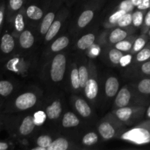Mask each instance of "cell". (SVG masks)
<instances>
[{
	"mask_svg": "<svg viewBox=\"0 0 150 150\" xmlns=\"http://www.w3.org/2000/svg\"><path fill=\"white\" fill-rule=\"evenodd\" d=\"M3 125L13 139L23 142L32 136L38 127L35 121L34 114L21 113L12 114H1Z\"/></svg>",
	"mask_w": 150,
	"mask_h": 150,
	"instance_id": "1",
	"label": "cell"
},
{
	"mask_svg": "<svg viewBox=\"0 0 150 150\" xmlns=\"http://www.w3.org/2000/svg\"><path fill=\"white\" fill-rule=\"evenodd\" d=\"M41 98L40 92L35 89H28L21 92H16L0 106V114L24 113L36 107L40 102Z\"/></svg>",
	"mask_w": 150,
	"mask_h": 150,
	"instance_id": "2",
	"label": "cell"
},
{
	"mask_svg": "<svg viewBox=\"0 0 150 150\" xmlns=\"http://www.w3.org/2000/svg\"><path fill=\"white\" fill-rule=\"evenodd\" d=\"M0 64H2L4 71L25 77L32 72L35 60L32 56L25 52H16Z\"/></svg>",
	"mask_w": 150,
	"mask_h": 150,
	"instance_id": "3",
	"label": "cell"
},
{
	"mask_svg": "<svg viewBox=\"0 0 150 150\" xmlns=\"http://www.w3.org/2000/svg\"><path fill=\"white\" fill-rule=\"evenodd\" d=\"M150 103V97L138 93L133 86H122L114 98V109L129 106V105H144Z\"/></svg>",
	"mask_w": 150,
	"mask_h": 150,
	"instance_id": "4",
	"label": "cell"
},
{
	"mask_svg": "<svg viewBox=\"0 0 150 150\" xmlns=\"http://www.w3.org/2000/svg\"><path fill=\"white\" fill-rule=\"evenodd\" d=\"M125 125L122 123L112 114H108L98 122L97 130L103 141H109L120 137L123 133Z\"/></svg>",
	"mask_w": 150,
	"mask_h": 150,
	"instance_id": "5",
	"label": "cell"
},
{
	"mask_svg": "<svg viewBox=\"0 0 150 150\" xmlns=\"http://www.w3.org/2000/svg\"><path fill=\"white\" fill-rule=\"evenodd\" d=\"M67 65V56L64 53L55 54L48 62V77L50 82L57 84L64 79Z\"/></svg>",
	"mask_w": 150,
	"mask_h": 150,
	"instance_id": "6",
	"label": "cell"
},
{
	"mask_svg": "<svg viewBox=\"0 0 150 150\" xmlns=\"http://www.w3.org/2000/svg\"><path fill=\"white\" fill-rule=\"evenodd\" d=\"M120 139L138 145L150 143V120H146L134 127L123 132Z\"/></svg>",
	"mask_w": 150,
	"mask_h": 150,
	"instance_id": "7",
	"label": "cell"
},
{
	"mask_svg": "<svg viewBox=\"0 0 150 150\" xmlns=\"http://www.w3.org/2000/svg\"><path fill=\"white\" fill-rule=\"evenodd\" d=\"M146 108L144 105H129L114 109L111 114L125 126H130L144 117Z\"/></svg>",
	"mask_w": 150,
	"mask_h": 150,
	"instance_id": "8",
	"label": "cell"
},
{
	"mask_svg": "<svg viewBox=\"0 0 150 150\" xmlns=\"http://www.w3.org/2000/svg\"><path fill=\"white\" fill-rule=\"evenodd\" d=\"M89 76L86 86L83 89L85 98L91 103L92 105H95L98 100L100 92V85L98 82V76L97 67L92 61H89Z\"/></svg>",
	"mask_w": 150,
	"mask_h": 150,
	"instance_id": "9",
	"label": "cell"
},
{
	"mask_svg": "<svg viewBox=\"0 0 150 150\" xmlns=\"http://www.w3.org/2000/svg\"><path fill=\"white\" fill-rule=\"evenodd\" d=\"M17 50V40L9 30L0 35V63L13 56Z\"/></svg>",
	"mask_w": 150,
	"mask_h": 150,
	"instance_id": "10",
	"label": "cell"
},
{
	"mask_svg": "<svg viewBox=\"0 0 150 150\" xmlns=\"http://www.w3.org/2000/svg\"><path fill=\"white\" fill-rule=\"evenodd\" d=\"M129 35L130 33L127 29L115 26L108 29L106 33L102 35L100 38V42L101 44H105L107 46H114L117 42L127 38Z\"/></svg>",
	"mask_w": 150,
	"mask_h": 150,
	"instance_id": "11",
	"label": "cell"
},
{
	"mask_svg": "<svg viewBox=\"0 0 150 150\" xmlns=\"http://www.w3.org/2000/svg\"><path fill=\"white\" fill-rule=\"evenodd\" d=\"M46 114L47 121L55 122L61 120L63 112V104L58 98H52L43 108Z\"/></svg>",
	"mask_w": 150,
	"mask_h": 150,
	"instance_id": "12",
	"label": "cell"
},
{
	"mask_svg": "<svg viewBox=\"0 0 150 150\" xmlns=\"http://www.w3.org/2000/svg\"><path fill=\"white\" fill-rule=\"evenodd\" d=\"M96 10L97 5L88 4V7L83 9L76 18L74 27H73L74 30L81 31L89 26V23L92 21L95 18Z\"/></svg>",
	"mask_w": 150,
	"mask_h": 150,
	"instance_id": "13",
	"label": "cell"
},
{
	"mask_svg": "<svg viewBox=\"0 0 150 150\" xmlns=\"http://www.w3.org/2000/svg\"><path fill=\"white\" fill-rule=\"evenodd\" d=\"M24 11L28 25L40 24L45 14L43 7L36 3L25 6Z\"/></svg>",
	"mask_w": 150,
	"mask_h": 150,
	"instance_id": "14",
	"label": "cell"
},
{
	"mask_svg": "<svg viewBox=\"0 0 150 150\" xmlns=\"http://www.w3.org/2000/svg\"><path fill=\"white\" fill-rule=\"evenodd\" d=\"M72 105L79 117L83 120H89L93 117L92 107L84 98L74 95L72 98Z\"/></svg>",
	"mask_w": 150,
	"mask_h": 150,
	"instance_id": "15",
	"label": "cell"
},
{
	"mask_svg": "<svg viewBox=\"0 0 150 150\" xmlns=\"http://www.w3.org/2000/svg\"><path fill=\"white\" fill-rule=\"evenodd\" d=\"M26 24H27V21H26V15H25L24 7L21 9L17 14H16V16L8 23L10 32L16 39L19 36V35L26 29Z\"/></svg>",
	"mask_w": 150,
	"mask_h": 150,
	"instance_id": "16",
	"label": "cell"
},
{
	"mask_svg": "<svg viewBox=\"0 0 150 150\" xmlns=\"http://www.w3.org/2000/svg\"><path fill=\"white\" fill-rule=\"evenodd\" d=\"M67 16H67V11L64 9V10H62L61 12L58 17H56L54 21L53 22L51 26L48 29L47 33L44 36V42H48L54 40L57 35L59 33Z\"/></svg>",
	"mask_w": 150,
	"mask_h": 150,
	"instance_id": "17",
	"label": "cell"
},
{
	"mask_svg": "<svg viewBox=\"0 0 150 150\" xmlns=\"http://www.w3.org/2000/svg\"><path fill=\"white\" fill-rule=\"evenodd\" d=\"M16 40H17L16 52H26L30 50L35 43V35L33 32L29 29L23 30Z\"/></svg>",
	"mask_w": 150,
	"mask_h": 150,
	"instance_id": "18",
	"label": "cell"
},
{
	"mask_svg": "<svg viewBox=\"0 0 150 150\" xmlns=\"http://www.w3.org/2000/svg\"><path fill=\"white\" fill-rule=\"evenodd\" d=\"M18 89V85L14 81L0 78V106L10 99Z\"/></svg>",
	"mask_w": 150,
	"mask_h": 150,
	"instance_id": "19",
	"label": "cell"
},
{
	"mask_svg": "<svg viewBox=\"0 0 150 150\" xmlns=\"http://www.w3.org/2000/svg\"><path fill=\"white\" fill-rule=\"evenodd\" d=\"M58 9L57 4H56V5L51 6V9L48 10V11L45 13V16L42 18V21L39 24V35L40 36L44 37L47 33L48 29L57 17V13L58 12Z\"/></svg>",
	"mask_w": 150,
	"mask_h": 150,
	"instance_id": "20",
	"label": "cell"
},
{
	"mask_svg": "<svg viewBox=\"0 0 150 150\" xmlns=\"http://www.w3.org/2000/svg\"><path fill=\"white\" fill-rule=\"evenodd\" d=\"M120 81L118 78L114 75H111L106 78L104 84V94L107 99L114 98L120 90Z\"/></svg>",
	"mask_w": 150,
	"mask_h": 150,
	"instance_id": "21",
	"label": "cell"
},
{
	"mask_svg": "<svg viewBox=\"0 0 150 150\" xmlns=\"http://www.w3.org/2000/svg\"><path fill=\"white\" fill-rule=\"evenodd\" d=\"M25 7V0H7L6 3L5 22L7 23Z\"/></svg>",
	"mask_w": 150,
	"mask_h": 150,
	"instance_id": "22",
	"label": "cell"
},
{
	"mask_svg": "<svg viewBox=\"0 0 150 150\" xmlns=\"http://www.w3.org/2000/svg\"><path fill=\"white\" fill-rule=\"evenodd\" d=\"M61 125L62 128L72 129L79 127L81 125V121L76 114L73 111H66L61 118Z\"/></svg>",
	"mask_w": 150,
	"mask_h": 150,
	"instance_id": "23",
	"label": "cell"
},
{
	"mask_svg": "<svg viewBox=\"0 0 150 150\" xmlns=\"http://www.w3.org/2000/svg\"><path fill=\"white\" fill-rule=\"evenodd\" d=\"M103 56L107 61L112 65H119L120 60L125 53L120 51L114 46H107V48L102 50Z\"/></svg>",
	"mask_w": 150,
	"mask_h": 150,
	"instance_id": "24",
	"label": "cell"
},
{
	"mask_svg": "<svg viewBox=\"0 0 150 150\" xmlns=\"http://www.w3.org/2000/svg\"><path fill=\"white\" fill-rule=\"evenodd\" d=\"M69 84L73 92H78L81 90L77 61L73 62L70 64V70H69Z\"/></svg>",
	"mask_w": 150,
	"mask_h": 150,
	"instance_id": "25",
	"label": "cell"
},
{
	"mask_svg": "<svg viewBox=\"0 0 150 150\" xmlns=\"http://www.w3.org/2000/svg\"><path fill=\"white\" fill-rule=\"evenodd\" d=\"M52 41L53 42L50 45L49 50H48V54L50 55L62 52L70 45V38L66 35L59 37L57 39L53 40Z\"/></svg>",
	"mask_w": 150,
	"mask_h": 150,
	"instance_id": "26",
	"label": "cell"
},
{
	"mask_svg": "<svg viewBox=\"0 0 150 150\" xmlns=\"http://www.w3.org/2000/svg\"><path fill=\"white\" fill-rule=\"evenodd\" d=\"M96 35L93 32L85 34L79 38L76 43V46L79 51H87L96 41Z\"/></svg>",
	"mask_w": 150,
	"mask_h": 150,
	"instance_id": "27",
	"label": "cell"
},
{
	"mask_svg": "<svg viewBox=\"0 0 150 150\" xmlns=\"http://www.w3.org/2000/svg\"><path fill=\"white\" fill-rule=\"evenodd\" d=\"M78 67H79V77H80V85L81 89L83 90L86 86L89 76V62L86 61L85 59H81L77 62Z\"/></svg>",
	"mask_w": 150,
	"mask_h": 150,
	"instance_id": "28",
	"label": "cell"
},
{
	"mask_svg": "<svg viewBox=\"0 0 150 150\" xmlns=\"http://www.w3.org/2000/svg\"><path fill=\"white\" fill-rule=\"evenodd\" d=\"M100 136L99 133L95 131H89L81 137L80 143L81 145L85 147H92L97 145L99 142Z\"/></svg>",
	"mask_w": 150,
	"mask_h": 150,
	"instance_id": "29",
	"label": "cell"
},
{
	"mask_svg": "<svg viewBox=\"0 0 150 150\" xmlns=\"http://www.w3.org/2000/svg\"><path fill=\"white\" fill-rule=\"evenodd\" d=\"M132 86L138 93L150 97V76L140 78L136 83Z\"/></svg>",
	"mask_w": 150,
	"mask_h": 150,
	"instance_id": "30",
	"label": "cell"
},
{
	"mask_svg": "<svg viewBox=\"0 0 150 150\" xmlns=\"http://www.w3.org/2000/svg\"><path fill=\"white\" fill-rule=\"evenodd\" d=\"M73 148V144L67 138L57 137L54 139L47 150H68Z\"/></svg>",
	"mask_w": 150,
	"mask_h": 150,
	"instance_id": "31",
	"label": "cell"
},
{
	"mask_svg": "<svg viewBox=\"0 0 150 150\" xmlns=\"http://www.w3.org/2000/svg\"><path fill=\"white\" fill-rule=\"evenodd\" d=\"M150 59V42H147L146 46L142 48L140 51L136 53L135 55H133V62L132 65L134 66L136 64H139L140 63L144 62Z\"/></svg>",
	"mask_w": 150,
	"mask_h": 150,
	"instance_id": "32",
	"label": "cell"
},
{
	"mask_svg": "<svg viewBox=\"0 0 150 150\" xmlns=\"http://www.w3.org/2000/svg\"><path fill=\"white\" fill-rule=\"evenodd\" d=\"M126 13H127V12H126L125 10H122V9L118 8L117 10H116L115 11L113 12V13L108 16V18H107L106 21L104 23L105 27L107 28V29H111V28L115 27L117 22L119 21V20H120V19L121 18L122 16H124Z\"/></svg>",
	"mask_w": 150,
	"mask_h": 150,
	"instance_id": "33",
	"label": "cell"
},
{
	"mask_svg": "<svg viewBox=\"0 0 150 150\" xmlns=\"http://www.w3.org/2000/svg\"><path fill=\"white\" fill-rule=\"evenodd\" d=\"M149 41V38H148L146 34H141L139 36H136L134 42H133V47H132L130 54L135 55L136 53L140 51L143 48L146 46L147 42Z\"/></svg>",
	"mask_w": 150,
	"mask_h": 150,
	"instance_id": "34",
	"label": "cell"
},
{
	"mask_svg": "<svg viewBox=\"0 0 150 150\" xmlns=\"http://www.w3.org/2000/svg\"><path fill=\"white\" fill-rule=\"evenodd\" d=\"M136 35H129L127 38H125L123 40L120 41V42H117V44L114 45L116 48H117L120 51H122V52L127 54V53H130L133 47V42H134L135 39H136Z\"/></svg>",
	"mask_w": 150,
	"mask_h": 150,
	"instance_id": "35",
	"label": "cell"
},
{
	"mask_svg": "<svg viewBox=\"0 0 150 150\" xmlns=\"http://www.w3.org/2000/svg\"><path fill=\"white\" fill-rule=\"evenodd\" d=\"M146 10H141L136 9L133 11V21H132L131 27L133 29H142V25L144 20L145 13Z\"/></svg>",
	"mask_w": 150,
	"mask_h": 150,
	"instance_id": "36",
	"label": "cell"
},
{
	"mask_svg": "<svg viewBox=\"0 0 150 150\" xmlns=\"http://www.w3.org/2000/svg\"><path fill=\"white\" fill-rule=\"evenodd\" d=\"M136 70V75L139 78L150 76V59L144 62L133 66Z\"/></svg>",
	"mask_w": 150,
	"mask_h": 150,
	"instance_id": "37",
	"label": "cell"
},
{
	"mask_svg": "<svg viewBox=\"0 0 150 150\" xmlns=\"http://www.w3.org/2000/svg\"><path fill=\"white\" fill-rule=\"evenodd\" d=\"M54 141V138L49 134L44 133V134H40L35 139L34 143H35V146H40L45 150H47L48 146H50L52 142Z\"/></svg>",
	"mask_w": 150,
	"mask_h": 150,
	"instance_id": "38",
	"label": "cell"
},
{
	"mask_svg": "<svg viewBox=\"0 0 150 150\" xmlns=\"http://www.w3.org/2000/svg\"><path fill=\"white\" fill-rule=\"evenodd\" d=\"M132 21H133V12H127L124 16H122L121 18L117 22L116 26L127 29L131 26Z\"/></svg>",
	"mask_w": 150,
	"mask_h": 150,
	"instance_id": "39",
	"label": "cell"
},
{
	"mask_svg": "<svg viewBox=\"0 0 150 150\" xmlns=\"http://www.w3.org/2000/svg\"><path fill=\"white\" fill-rule=\"evenodd\" d=\"M35 117V121L38 127L42 126L45 122L47 121L46 114H45L44 110H38L34 113Z\"/></svg>",
	"mask_w": 150,
	"mask_h": 150,
	"instance_id": "40",
	"label": "cell"
},
{
	"mask_svg": "<svg viewBox=\"0 0 150 150\" xmlns=\"http://www.w3.org/2000/svg\"><path fill=\"white\" fill-rule=\"evenodd\" d=\"M102 52L100 45L98 43H95L87 50V56L89 58H95L99 57L100 54Z\"/></svg>",
	"mask_w": 150,
	"mask_h": 150,
	"instance_id": "41",
	"label": "cell"
},
{
	"mask_svg": "<svg viewBox=\"0 0 150 150\" xmlns=\"http://www.w3.org/2000/svg\"><path fill=\"white\" fill-rule=\"evenodd\" d=\"M5 12H6V3L4 1L0 2V35L2 32L3 26L5 22Z\"/></svg>",
	"mask_w": 150,
	"mask_h": 150,
	"instance_id": "42",
	"label": "cell"
},
{
	"mask_svg": "<svg viewBox=\"0 0 150 150\" xmlns=\"http://www.w3.org/2000/svg\"><path fill=\"white\" fill-rule=\"evenodd\" d=\"M150 29V8L146 11L144 16V23L142 25V27L141 29V33L146 34L148 30Z\"/></svg>",
	"mask_w": 150,
	"mask_h": 150,
	"instance_id": "43",
	"label": "cell"
},
{
	"mask_svg": "<svg viewBox=\"0 0 150 150\" xmlns=\"http://www.w3.org/2000/svg\"><path fill=\"white\" fill-rule=\"evenodd\" d=\"M133 55L130 53H127L125 54L122 57V58L120 60V62L119 65L122 67H128V65H130V64H132L133 62Z\"/></svg>",
	"mask_w": 150,
	"mask_h": 150,
	"instance_id": "44",
	"label": "cell"
},
{
	"mask_svg": "<svg viewBox=\"0 0 150 150\" xmlns=\"http://www.w3.org/2000/svg\"><path fill=\"white\" fill-rule=\"evenodd\" d=\"M135 7L130 0H125L119 5V8L125 10L126 12H133Z\"/></svg>",
	"mask_w": 150,
	"mask_h": 150,
	"instance_id": "45",
	"label": "cell"
},
{
	"mask_svg": "<svg viewBox=\"0 0 150 150\" xmlns=\"http://www.w3.org/2000/svg\"><path fill=\"white\" fill-rule=\"evenodd\" d=\"M150 8V0H140L136 6V9L141 10H147Z\"/></svg>",
	"mask_w": 150,
	"mask_h": 150,
	"instance_id": "46",
	"label": "cell"
},
{
	"mask_svg": "<svg viewBox=\"0 0 150 150\" xmlns=\"http://www.w3.org/2000/svg\"><path fill=\"white\" fill-rule=\"evenodd\" d=\"M11 149V144L7 142L0 141V150H7Z\"/></svg>",
	"mask_w": 150,
	"mask_h": 150,
	"instance_id": "47",
	"label": "cell"
},
{
	"mask_svg": "<svg viewBox=\"0 0 150 150\" xmlns=\"http://www.w3.org/2000/svg\"><path fill=\"white\" fill-rule=\"evenodd\" d=\"M86 4H90V5H97L98 6L99 4V3H100L101 1H103V0H86Z\"/></svg>",
	"mask_w": 150,
	"mask_h": 150,
	"instance_id": "48",
	"label": "cell"
},
{
	"mask_svg": "<svg viewBox=\"0 0 150 150\" xmlns=\"http://www.w3.org/2000/svg\"><path fill=\"white\" fill-rule=\"evenodd\" d=\"M144 117H146V120H150V103L146 106Z\"/></svg>",
	"mask_w": 150,
	"mask_h": 150,
	"instance_id": "49",
	"label": "cell"
},
{
	"mask_svg": "<svg viewBox=\"0 0 150 150\" xmlns=\"http://www.w3.org/2000/svg\"><path fill=\"white\" fill-rule=\"evenodd\" d=\"M4 127V125H3V119H2V116H1V114H0V130H1V127Z\"/></svg>",
	"mask_w": 150,
	"mask_h": 150,
	"instance_id": "50",
	"label": "cell"
},
{
	"mask_svg": "<svg viewBox=\"0 0 150 150\" xmlns=\"http://www.w3.org/2000/svg\"><path fill=\"white\" fill-rule=\"evenodd\" d=\"M130 1H132V3L133 4V5H134L135 7H136V6L138 5V4H139V1H140V0H130Z\"/></svg>",
	"mask_w": 150,
	"mask_h": 150,
	"instance_id": "51",
	"label": "cell"
},
{
	"mask_svg": "<svg viewBox=\"0 0 150 150\" xmlns=\"http://www.w3.org/2000/svg\"><path fill=\"white\" fill-rule=\"evenodd\" d=\"M146 35H147L148 38H149V40H150V29H149V30H148V32H146Z\"/></svg>",
	"mask_w": 150,
	"mask_h": 150,
	"instance_id": "52",
	"label": "cell"
},
{
	"mask_svg": "<svg viewBox=\"0 0 150 150\" xmlns=\"http://www.w3.org/2000/svg\"><path fill=\"white\" fill-rule=\"evenodd\" d=\"M67 1H68V2H74V1H77V0H66Z\"/></svg>",
	"mask_w": 150,
	"mask_h": 150,
	"instance_id": "53",
	"label": "cell"
}]
</instances>
